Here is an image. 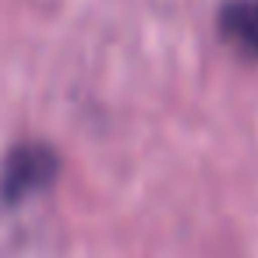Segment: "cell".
<instances>
[{"label":"cell","instance_id":"obj_1","mask_svg":"<svg viewBox=\"0 0 258 258\" xmlns=\"http://www.w3.org/2000/svg\"><path fill=\"white\" fill-rule=\"evenodd\" d=\"M53 177H57V152L50 145L39 142L15 145L4 159V170H0V198L8 205H18L50 187Z\"/></svg>","mask_w":258,"mask_h":258},{"label":"cell","instance_id":"obj_2","mask_svg":"<svg viewBox=\"0 0 258 258\" xmlns=\"http://www.w3.org/2000/svg\"><path fill=\"white\" fill-rule=\"evenodd\" d=\"M219 32L258 60V0H226L219 8Z\"/></svg>","mask_w":258,"mask_h":258}]
</instances>
